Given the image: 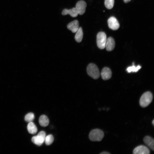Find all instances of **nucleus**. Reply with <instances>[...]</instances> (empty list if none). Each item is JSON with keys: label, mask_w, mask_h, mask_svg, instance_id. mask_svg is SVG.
I'll return each mask as SVG.
<instances>
[{"label": "nucleus", "mask_w": 154, "mask_h": 154, "mask_svg": "<svg viewBox=\"0 0 154 154\" xmlns=\"http://www.w3.org/2000/svg\"><path fill=\"white\" fill-rule=\"evenodd\" d=\"M87 5L83 1H80L78 2L76 5V7L78 15H82L85 13Z\"/></svg>", "instance_id": "423d86ee"}, {"label": "nucleus", "mask_w": 154, "mask_h": 154, "mask_svg": "<svg viewBox=\"0 0 154 154\" xmlns=\"http://www.w3.org/2000/svg\"><path fill=\"white\" fill-rule=\"evenodd\" d=\"M143 141L151 149L154 150V139L150 136H147L143 138Z\"/></svg>", "instance_id": "ddd939ff"}, {"label": "nucleus", "mask_w": 154, "mask_h": 154, "mask_svg": "<svg viewBox=\"0 0 154 154\" xmlns=\"http://www.w3.org/2000/svg\"><path fill=\"white\" fill-rule=\"evenodd\" d=\"M46 134L44 131L40 132L38 135L33 137L32 139L33 143L39 146L41 145L45 141Z\"/></svg>", "instance_id": "39448f33"}, {"label": "nucleus", "mask_w": 154, "mask_h": 154, "mask_svg": "<svg viewBox=\"0 0 154 154\" xmlns=\"http://www.w3.org/2000/svg\"><path fill=\"white\" fill-rule=\"evenodd\" d=\"M27 129L29 132L32 134H36L38 131L36 126L32 122H29L27 126Z\"/></svg>", "instance_id": "2eb2a0df"}, {"label": "nucleus", "mask_w": 154, "mask_h": 154, "mask_svg": "<svg viewBox=\"0 0 154 154\" xmlns=\"http://www.w3.org/2000/svg\"><path fill=\"white\" fill-rule=\"evenodd\" d=\"M114 3V0H105L104 5L107 9L110 10L113 7Z\"/></svg>", "instance_id": "6ab92c4d"}, {"label": "nucleus", "mask_w": 154, "mask_h": 154, "mask_svg": "<svg viewBox=\"0 0 154 154\" xmlns=\"http://www.w3.org/2000/svg\"><path fill=\"white\" fill-rule=\"evenodd\" d=\"M153 98V95L150 92L148 91L144 93L140 98V105L143 108L147 107L151 102Z\"/></svg>", "instance_id": "f257e3e1"}, {"label": "nucleus", "mask_w": 154, "mask_h": 154, "mask_svg": "<svg viewBox=\"0 0 154 154\" xmlns=\"http://www.w3.org/2000/svg\"><path fill=\"white\" fill-rule=\"evenodd\" d=\"M150 151L146 146L140 145L136 147L133 151L134 154H149Z\"/></svg>", "instance_id": "6e6552de"}, {"label": "nucleus", "mask_w": 154, "mask_h": 154, "mask_svg": "<svg viewBox=\"0 0 154 154\" xmlns=\"http://www.w3.org/2000/svg\"><path fill=\"white\" fill-rule=\"evenodd\" d=\"M62 15L63 16L69 15L72 17L75 18L78 16V14L76 8H73L69 10L64 9L62 12Z\"/></svg>", "instance_id": "9b49d317"}, {"label": "nucleus", "mask_w": 154, "mask_h": 154, "mask_svg": "<svg viewBox=\"0 0 154 154\" xmlns=\"http://www.w3.org/2000/svg\"><path fill=\"white\" fill-rule=\"evenodd\" d=\"M39 122L41 126L46 127L49 125V120L47 116L45 115H42L39 118Z\"/></svg>", "instance_id": "4468645a"}, {"label": "nucleus", "mask_w": 154, "mask_h": 154, "mask_svg": "<svg viewBox=\"0 0 154 154\" xmlns=\"http://www.w3.org/2000/svg\"><path fill=\"white\" fill-rule=\"evenodd\" d=\"M87 72L90 76L95 79H98L100 76L98 68L96 65L93 63L89 65L87 68Z\"/></svg>", "instance_id": "f03ea898"}, {"label": "nucleus", "mask_w": 154, "mask_h": 154, "mask_svg": "<svg viewBox=\"0 0 154 154\" xmlns=\"http://www.w3.org/2000/svg\"><path fill=\"white\" fill-rule=\"evenodd\" d=\"M133 66L128 67L127 69V71L130 73L132 72H137L141 68V66L139 65H138L137 67L135 66L134 65V63H133Z\"/></svg>", "instance_id": "f3484780"}, {"label": "nucleus", "mask_w": 154, "mask_h": 154, "mask_svg": "<svg viewBox=\"0 0 154 154\" xmlns=\"http://www.w3.org/2000/svg\"><path fill=\"white\" fill-rule=\"evenodd\" d=\"M100 154H110V153L106 151H103Z\"/></svg>", "instance_id": "412c9836"}, {"label": "nucleus", "mask_w": 154, "mask_h": 154, "mask_svg": "<svg viewBox=\"0 0 154 154\" xmlns=\"http://www.w3.org/2000/svg\"><path fill=\"white\" fill-rule=\"evenodd\" d=\"M79 24L78 21L75 20L69 23L67 25L68 29L71 31L73 33H76L79 28Z\"/></svg>", "instance_id": "9d476101"}, {"label": "nucleus", "mask_w": 154, "mask_h": 154, "mask_svg": "<svg viewBox=\"0 0 154 154\" xmlns=\"http://www.w3.org/2000/svg\"><path fill=\"white\" fill-rule=\"evenodd\" d=\"M104 136V134L103 131L98 129L93 130L89 134V139L92 141H100Z\"/></svg>", "instance_id": "7ed1b4c3"}, {"label": "nucleus", "mask_w": 154, "mask_h": 154, "mask_svg": "<svg viewBox=\"0 0 154 154\" xmlns=\"http://www.w3.org/2000/svg\"><path fill=\"white\" fill-rule=\"evenodd\" d=\"M115 47V42L114 39L111 37H110L107 39L105 48L108 51L113 50Z\"/></svg>", "instance_id": "f8f14e48"}, {"label": "nucleus", "mask_w": 154, "mask_h": 154, "mask_svg": "<svg viewBox=\"0 0 154 154\" xmlns=\"http://www.w3.org/2000/svg\"><path fill=\"white\" fill-rule=\"evenodd\" d=\"M152 124H153V125H154V120H153L152 122Z\"/></svg>", "instance_id": "5701e85b"}, {"label": "nucleus", "mask_w": 154, "mask_h": 154, "mask_svg": "<svg viewBox=\"0 0 154 154\" xmlns=\"http://www.w3.org/2000/svg\"><path fill=\"white\" fill-rule=\"evenodd\" d=\"M108 23L109 27L113 30H117L120 27V24L118 21L114 17H110L108 20Z\"/></svg>", "instance_id": "0eeeda50"}, {"label": "nucleus", "mask_w": 154, "mask_h": 154, "mask_svg": "<svg viewBox=\"0 0 154 154\" xmlns=\"http://www.w3.org/2000/svg\"><path fill=\"white\" fill-rule=\"evenodd\" d=\"M101 75L102 79L106 80L110 79L111 77L112 73L109 68L105 67L102 69Z\"/></svg>", "instance_id": "1a4fd4ad"}, {"label": "nucleus", "mask_w": 154, "mask_h": 154, "mask_svg": "<svg viewBox=\"0 0 154 154\" xmlns=\"http://www.w3.org/2000/svg\"><path fill=\"white\" fill-rule=\"evenodd\" d=\"M35 118V115L32 113L28 114L25 116V120L27 122H32Z\"/></svg>", "instance_id": "aec40b11"}, {"label": "nucleus", "mask_w": 154, "mask_h": 154, "mask_svg": "<svg viewBox=\"0 0 154 154\" xmlns=\"http://www.w3.org/2000/svg\"><path fill=\"white\" fill-rule=\"evenodd\" d=\"M131 0H124V2L125 3H128Z\"/></svg>", "instance_id": "4be33fe9"}, {"label": "nucleus", "mask_w": 154, "mask_h": 154, "mask_svg": "<svg viewBox=\"0 0 154 154\" xmlns=\"http://www.w3.org/2000/svg\"><path fill=\"white\" fill-rule=\"evenodd\" d=\"M106 40V34L103 32H99L96 37V42L98 48L100 49H104L105 48Z\"/></svg>", "instance_id": "20e7f679"}, {"label": "nucleus", "mask_w": 154, "mask_h": 154, "mask_svg": "<svg viewBox=\"0 0 154 154\" xmlns=\"http://www.w3.org/2000/svg\"><path fill=\"white\" fill-rule=\"evenodd\" d=\"M76 33L75 39L77 42L80 43L82 41L83 37V33L82 28H79Z\"/></svg>", "instance_id": "dca6fc26"}, {"label": "nucleus", "mask_w": 154, "mask_h": 154, "mask_svg": "<svg viewBox=\"0 0 154 154\" xmlns=\"http://www.w3.org/2000/svg\"><path fill=\"white\" fill-rule=\"evenodd\" d=\"M54 137L52 135L50 134L46 137L45 141L46 144L49 145L52 144L54 141Z\"/></svg>", "instance_id": "a211bd4d"}]
</instances>
